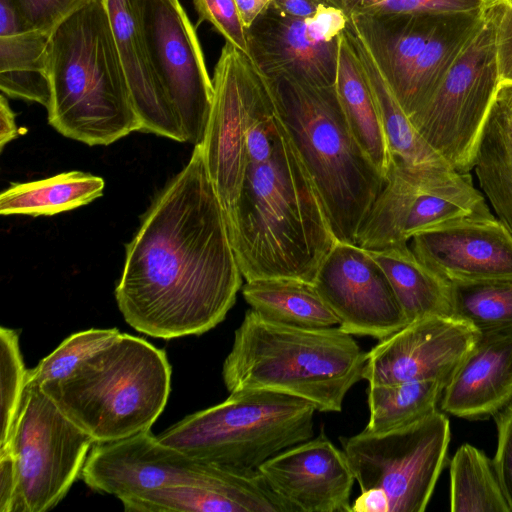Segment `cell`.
Here are the masks:
<instances>
[{
	"label": "cell",
	"mask_w": 512,
	"mask_h": 512,
	"mask_svg": "<svg viewBox=\"0 0 512 512\" xmlns=\"http://www.w3.org/2000/svg\"><path fill=\"white\" fill-rule=\"evenodd\" d=\"M344 33L370 85L390 156L410 165L446 163L417 132L348 18Z\"/></svg>",
	"instance_id": "cell-28"
},
{
	"label": "cell",
	"mask_w": 512,
	"mask_h": 512,
	"mask_svg": "<svg viewBox=\"0 0 512 512\" xmlns=\"http://www.w3.org/2000/svg\"><path fill=\"white\" fill-rule=\"evenodd\" d=\"M102 177L82 171L14 183L0 194L1 215L51 216L87 205L103 195Z\"/></svg>",
	"instance_id": "cell-30"
},
{
	"label": "cell",
	"mask_w": 512,
	"mask_h": 512,
	"mask_svg": "<svg viewBox=\"0 0 512 512\" xmlns=\"http://www.w3.org/2000/svg\"><path fill=\"white\" fill-rule=\"evenodd\" d=\"M445 384L437 380L368 384L369 420L365 430L385 433L437 411Z\"/></svg>",
	"instance_id": "cell-32"
},
{
	"label": "cell",
	"mask_w": 512,
	"mask_h": 512,
	"mask_svg": "<svg viewBox=\"0 0 512 512\" xmlns=\"http://www.w3.org/2000/svg\"><path fill=\"white\" fill-rule=\"evenodd\" d=\"M199 15L197 24L210 22L226 42L249 56L246 28L235 0H193Z\"/></svg>",
	"instance_id": "cell-38"
},
{
	"label": "cell",
	"mask_w": 512,
	"mask_h": 512,
	"mask_svg": "<svg viewBox=\"0 0 512 512\" xmlns=\"http://www.w3.org/2000/svg\"><path fill=\"white\" fill-rule=\"evenodd\" d=\"M242 277L198 144L126 244L116 302L140 333L165 340L201 335L225 319Z\"/></svg>",
	"instance_id": "cell-1"
},
{
	"label": "cell",
	"mask_w": 512,
	"mask_h": 512,
	"mask_svg": "<svg viewBox=\"0 0 512 512\" xmlns=\"http://www.w3.org/2000/svg\"><path fill=\"white\" fill-rule=\"evenodd\" d=\"M17 490L15 460L10 450L0 452V512H13Z\"/></svg>",
	"instance_id": "cell-42"
},
{
	"label": "cell",
	"mask_w": 512,
	"mask_h": 512,
	"mask_svg": "<svg viewBox=\"0 0 512 512\" xmlns=\"http://www.w3.org/2000/svg\"><path fill=\"white\" fill-rule=\"evenodd\" d=\"M347 16L324 5L307 19L270 5L246 28L249 57L270 79L285 77L316 87L334 86Z\"/></svg>",
	"instance_id": "cell-13"
},
{
	"label": "cell",
	"mask_w": 512,
	"mask_h": 512,
	"mask_svg": "<svg viewBox=\"0 0 512 512\" xmlns=\"http://www.w3.org/2000/svg\"><path fill=\"white\" fill-rule=\"evenodd\" d=\"M351 512H390L389 499L385 491L380 488L361 491L351 504Z\"/></svg>",
	"instance_id": "cell-43"
},
{
	"label": "cell",
	"mask_w": 512,
	"mask_h": 512,
	"mask_svg": "<svg viewBox=\"0 0 512 512\" xmlns=\"http://www.w3.org/2000/svg\"><path fill=\"white\" fill-rule=\"evenodd\" d=\"M27 30L50 33L87 0H11Z\"/></svg>",
	"instance_id": "cell-39"
},
{
	"label": "cell",
	"mask_w": 512,
	"mask_h": 512,
	"mask_svg": "<svg viewBox=\"0 0 512 512\" xmlns=\"http://www.w3.org/2000/svg\"><path fill=\"white\" fill-rule=\"evenodd\" d=\"M120 333L116 328H92L70 335L35 368L28 369L27 380L41 385L68 376L83 361L110 345Z\"/></svg>",
	"instance_id": "cell-35"
},
{
	"label": "cell",
	"mask_w": 512,
	"mask_h": 512,
	"mask_svg": "<svg viewBox=\"0 0 512 512\" xmlns=\"http://www.w3.org/2000/svg\"><path fill=\"white\" fill-rule=\"evenodd\" d=\"M258 74L248 109L245 175L226 219L229 239L246 281L285 277L313 283L337 240L270 82Z\"/></svg>",
	"instance_id": "cell-2"
},
{
	"label": "cell",
	"mask_w": 512,
	"mask_h": 512,
	"mask_svg": "<svg viewBox=\"0 0 512 512\" xmlns=\"http://www.w3.org/2000/svg\"><path fill=\"white\" fill-rule=\"evenodd\" d=\"M512 402V328L479 332L446 385L441 410L469 420L494 416Z\"/></svg>",
	"instance_id": "cell-20"
},
{
	"label": "cell",
	"mask_w": 512,
	"mask_h": 512,
	"mask_svg": "<svg viewBox=\"0 0 512 512\" xmlns=\"http://www.w3.org/2000/svg\"><path fill=\"white\" fill-rule=\"evenodd\" d=\"M366 361L351 334L339 327L305 329L269 321L246 311L224 360L229 392L266 389L340 412L351 387L362 380Z\"/></svg>",
	"instance_id": "cell-4"
},
{
	"label": "cell",
	"mask_w": 512,
	"mask_h": 512,
	"mask_svg": "<svg viewBox=\"0 0 512 512\" xmlns=\"http://www.w3.org/2000/svg\"><path fill=\"white\" fill-rule=\"evenodd\" d=\"M259 73L251 58L226 42L213 75V100L200 143L227 219L239 198L247 162L248 109Z\"/></svg>",
	"instance_id": "cell-14"
},
{
	"label": "cell",
	"mask_w": 512,
	"mask_h": 512,
	"mask_svg": "<svg viewBox=\"0 0 512 512\" xmlns=\"http://www.w3.org/2000/svg\"><path fill=\"white\" fill-rule=\"evenodd\" d=\"M485 9L441 14L432 36L412 65L399 100L409 117L433 95L483 23Z\"/></svg>",
	"instance_id": "cell-24"
},
{
	"label": "cell",
	"mask_w": 512,
	"mask_h": 512,
	"mask_svg": "<svg viewBox=\"0 0 512 512\" xmlns=\"http://www.w3.org/2000/svg\"><path fill=\"white\" fill-rule=\"evenodd\" d=\"M454 316L478 332L512 328V278L451 282Z\"/></svg>",
	"instance_id": "cell-34"
},
{
	"label": "cell",
	"mask_w": 512,
	"mask_h": 512,
	"mask_svg": "<svg viewBox=\"0 0 512 512\" xmlns=\"http://www.w3.org/2000/svg\"><path fill=\"white\" fill-rule=\"evenodd\" d=\"M335 87L353 135L385 178L391 156L380 115L360 61L344 32Z\"/></svg>",
	"instance_id": "cell-26"
},
{
	"label": "cell",
	"mask_w": 512,
	"mask_h": 512,
	"mask_svg": "<svg viewBox=\"0 0 512 512\" xmlns=\"http://www.w3.org/2000/svg\"><path fill=\"white\" fill-rule=\"evenodd\" d=\"M450 506L453 512H512L493 459L470 444L450 461Z\"/></svg>",
	"instance_id": "cell-33"
},
{
	"label": "cell",
	"mask_w": 512,
	"mask_h": 512,
	"mask_svg": "<svg viewBox=\"0 0 512 512\" xmlns=\"http://www.w3.org/2000/svg\"><path fill=\"white\" fill-rule=\"evenodd\" d=\"M241 20L248 28L251 23L261 14L272 2V0H235Z\"/></svg>",
	"instance_id": "cell-47"
},
{
	"label": "cell",
	"mask_w": 512,
	"mask_h": 512,
	"mask_svg": "<svg viewBox=\"0 0 512 512\" xmlns=\"http://www.w3.org/2000/svg\"><path fill=\"white\" fill-rule=\"evenodd\" d=\"M472 169L497 218L512 236V120L495 98L476 145Z\"/></svg>",
	"instance_id": "cell-29"
},
{
	"label": "cell",
	"mask_w": 512,
	"mask_h": 512,
	"mask_svg": "<svg viewBox=\"0 0 512 512\" xmlns=\"http://www.w3.org/2000/svg\"><path fill=\"white\" fill-rule=\"evenodd\" d=\"M242 295L251 309L275 323L305 329L339 324L311 282L285 277L255 279L246 281Z\"/></svg>",
	"instance_id": "cell-27"
},
{
	"label": "cell",
	"mask_w": 512,
	"mask_h": 512,
	"mask_svg": "<svg viewBox=\"0 0 512 512\" xmlns=\"http://www.w3.org/2000/svg\"><path fill=\"white\" fill-rule=\"evenodd\" d=\"M495 99L502 105L507 115L512 120V83L501 82Z\"/></svg>",
	"instance_id": "cell-48"
},
{
	"label": "cell",
	"mask_w": 512,
	"mask_h": 512,
	"mask_svg": "<svg viewBox=\"0 0 512 512\" xmlns=\"http://www.w3.org/2000/svg\"><path fill=\"white\" fill-rule=\"evenodd\" d=\"M486 15L493 25L500 81L512 83V0H490Z\"/></svg>",
	"instance_id": "cell-40"
},
{
	"label": "cell",
	"mask_w": 512,
	"mask_h": 512,
	"mask_svg": "<svg viewBox=\"0 0 512 512\" xmlns=\"http://www.w3.org/2000/svg\"><path fill=\"white\" fill-rule=\"evenodd\" d=\"M411 249L450 282L512 278V236L490 209L415 234Z\"/></svg>",
	"instance_id": "cell-18"
},
{
	"label": "cell",
	"mask_w": 512,
	"mask_h": 512,
	"mask_svg": "<svg viewBox=\"0 0 512 512\" xmlns=\"http://www.w3.org/2000/svg\"><path fill=\"white\" fill-rule=\"evenodd\" d=\"M268 80L335 239L356 244L385 178L353 135L335 85L316 87L285 77Z\"/></svg>",
	"instance_id": "cell-5"
},
{
	"label": "cell",
	"mask_w": 512,
	"mask_h": 512,
	"mask_svg": "<svg viewBox=\"0 0 512 512\" xmlns=\"http://www.w3.org/2000/svg\"><path fill=\"white\" fill-rule=\"evenodd\" d=\"M442 13H381L347 17L398 102L417 57Z\"/></svg>",
	"instance_id": "cell-23"
},
{
	"label": "cell",
	"mask_w": 512,
	"mask_h": 512,
	"mask_svg": "<svg viewBox=\"0 0 512 512\" xmlns=\"http://www.w3.org/2000/svg\"><path fill=\"white\" fill-rule=\"evenodd\" d=\"M257 470L291 512H351L353 470L345 452L323 432L274 455Z\"/></svg>",
	"instance_id": "cell-19"
},
{
	"label": "cell",
	"mask_w": 512,
	"mask_h": 512,
	"mask_svg": "<svg viewBox=\"0 0 512 512\" xmlns=\"http://www.w3.org/2000/svg\"><path fill=\"white\" fill-rule=\"evenodd\" d=\"M313 284L348 334L381 340L408 324L386 273L357 244L336 241Z\"/></svg>",
	"instance_id": "cell-15"
},
{
	"label": "cell",
	"mask_w": 512,
	"mask_h": 512,
	"mask_svg": "<svg viewBox=\"0 0 512 512\" xmlns=\"http://www.w3.org/2000/svg\"><path fill=\"white\" fill-rule=\"evenodd\" d=\"M271 5L282 14L297 19L311 18L324 6L317 0H272Z\"/></svg>",
	"instance_id": "cell-44"
},
{
	"label": "cell",
	"mask_w": 512,
	"mask_h": 512,
	"mask_svg": "<svg viewBox=\"0 0 512 512\" xmlns=\"http://www.w3.org/2000/svg\"><path fill=\"white\" fill-rule=\"evenodd\" d=\"M368 251L386 273L408 323L454 316L451 282L425 265L407 242Z\"/></svg>",
	"instance_id": "cell-25"
},
{
	"label": "cell",
	"mask_w": 512,
	"mask_h": 512,
	"mask_svg": "<svg viewBox=\"0 0 512 512\" xmlns=\"http://www.w3.org/2000/svg\"><path fill=\"white\" fill-rule=\"evenodd\" d=\"M489 209L469 172L447 163L410 165L390 157L385 184L357 236L367 250L408 242L446 221Z\"/></svg>",
	"instance_id": "cell-10"
},
{
	"label": "cell",
	"mask_w": 512,
	"mask_h": 512,
	"mask_svg": "<svg viewBox=\"0 0 512 512\" xmlns=\"http://www.w3.org/2000/svg\"><path fill=\"white\" fill-rule=\"evenodd\" d=\"M494 416L498 441L493 463L512 511V402Z\"/></svg>",
	"instance_id": "cell-41"
},
{
	"label": "cell",
	"mask_w": 512,
	"mask_h": 512,
	"mask_svg": "<svg viewBox=\"0 0 512 512\" xmlns=\"http://www.w3.org/2000/svg\"><path fill=\"white\" fill-rule=\"evenodd\" d=\"M50 33L24 30L0 37L2 94L48 107L51 90L46 49Z\"/></svg>",
	"instance_id": "cell-31"
},
{
	"label": "cell",
	"mask_w": 512,
	"mask_h": 512,
	"mask_svg": "<svg viewBox=\"0 0 512 512\" xmlns=\"http://www.w3.org/2000/svg\"><path fill=\"white\" fill-rule=\"evenodd\" d=\"M493 25L486 15L430 99L409 118L453 169L469 172L500 85Z\"/></svg>",
	"instance_id": "cell-9"
},
{
	"label": "cell",
	"mask_w": 512,
	"mask_h": 512,
	"mask_svg": "<svg viewBox=\"0 0 512 512\" xmlns=\"http://www.w3.org/2000/svg\"><path fill=\"white\" fill-rule=\"evenodd\" d=\"M310 402L266 389L230 392L157 436L163 445L214 466L257 470L269 458L314 437Z\"/></svg>",
	"instance_id": "cell-7"
},
{
	"label": "cell",
	"mask_w": 512,
	"mask_h": 512,
	"mask_svg": "<svg viewBox=\"0 0 512 512\" xmlns=\"http://www.w3.org/2000/svg\"><path fill=\"white\" fill-rule=\"evenodd\" d=\"M147 46L179 142L202 143L213 100L195 28L179 0H139Z\"/></svg>",
	"instance_id": "cell-12"
},
{
	"label": "cell",
	"mask_w": 512,
	"mask_h": 512,
	"mask_svg": "<svg viewBox=\"0 0 512 512\" xmlns=\"http://www.w3.org/2000/svg\"><path fill=\"white\" fill-rule=\"evenodd\" d=\"M27 371L19 346L17 331L0 328V450L10 442L13 426L24 395Z\"/></svg>",
	"instance_id": "cell-36"
},
{
	"label": "cell",
	"mask_w": 512,
	"mask_h": 512,
	"mask_svg": "<svg viewBox=\"0 0 512 512\" xmlns=\"http://www.w3.org/2000/svg\"><path fill=\"white\" fill-rule=\"evenodd\" d=\"M347 17L381 13H450L484 9L490 0H317Z\"/></svg>",
	"instance_id": "cell-37"
},
{
	"label": "cell",
	"mask_w": 512,
	"mask_h": 512,
	"mask_svg": "<svg viewBox=\"0 0 512 512\" xmlns=\"http://www.w3.org/2000/svg\"><path fill=\"white\" fill-rule=\"evenodd\" d=\"M94 440L42 390L26 381L9 445L17 490L13 512L54 508L80 478Z\"/></svg>",
	"instance_id": "cell-8"
},
{
	"label": "cell",
	"mask_w": 512,
	"mask_h": 512,
	"mask_svg": "<svg viewBox=\"0 0 512 512\" xmlns=\"http://www.w3.org/2000/svg\"><path fill=\"white\" fill-rule=\"evenodd\" d=\"M227 468L163 445L151 429L127 438L94 443L80 478L91 489L125 497L175 485L204 484Z\"/></svg>",
	"instance_id": "cell-16"
},
{
	"label": "cell",
	"mask_w": 512,
	"mask_h": 512,
	"mask_svg": "<svg viewBox=\"0 0 512 512\" xmlns=\"http://www.w3.org/2000/svg\"><path fill=\"white\" fill-rule=\"evenodd\" d=\"M15 113L10 108L4 94L0 97V150L19 136Z\"/></svg>",
	"instance_id": "cell-46"
},
{
	"label": "cell",
	"mask_w": 512,
	"mask_h": 512,
	"mask_svg": "<svg viewBox=\"0 0 512 512\" xmlns=\"http://www.w3.org/2000/svg\"><path fill=\"white\" fill-rule=\"evenodd\" d=\"M478 335L455 316L414 320L366 353L362 379L368 384L437 380L446 387Z\"/></svg>",
	"instance_id": "cell-17"
},
{
	"label": "cell",
	"mask_w": 512,
	"mask_h": 512,
	"mask_svg": "<svg viewBox=\"0 0 512 512\" xmlns=\"http://www.w3.org/2000/svg\"><path fill=\"white\" fill-rule=\"evenodd\" d=\"M105 4L142 131L179 142L171 109L151 62L139 0H105Z\"/></svg>",
	"instance_id": "cell-22"
},
{
	"label": "cell",
	"mask_w": 512,
	"mask_h": 512,
	"mask_svg": "<svg viewBox=\"0 0 512 512\" xmlns=\"http://www.w3.org/2000/svg\"><path fill=\"white\" fill-rule=\"evenodd\" d=\"M48 123L89 146L109 145L142 125L105 0H87L51 31L46 49Z\"/></svg>",
	"instance_id": "cell-3"
},
{
	"label": "cell",
	"mask_w": 512,
	"mask_h": 512,
	"mask_svg": "<svg viewBox=\"0 0 512 512\" xmlns=\"http://www.w3.org/2000/svg\"><path fill=\"white\" fill-rule=\"evenodd\" d=\"M164 350L120 333L68 376L41 384L58 408L95 443L151 429L170 394Z\"/></svg>",
	"instance_id": "cell-6"
},
{
	"label": "cell",
	"mask_w": 512,
	"mask_h": 512,
	"mask_svg": "<svg viewBox=\"0 0 512 512\" xmlns=\"http://www.w3.org/2000/svg\"><path fill=\"white\" fill-rule=\"evenodd\" d=\"M448 418L435 411L385 433H360L340 442L361 491H385L390 512H423L447 460Z\"/></svg>",
	"instance_id": "cell-11"
},
{
	"label": "cell",
	"mask_w": 512,
	"mask_h": 512,
	"mask_svg": "<svg viewBox=\"0 0 512 512\" xmlns=\"http://www.w3.org/2000/svg\"><path fill=\"white\" fill-rule=\"evenodd\" d=\"M120 501L128 512H291L258 470L230 468L204 484L169 486Z\"/></svg>",
	"instance_id": "cell-21"
},
{
	"label": "cell",
	"mask_w": 512,
	"mask_h": 512,
	"mask_svg": "<svg viewBox=\"0 0 512 512\" xmlns=\"http://www.w3.org/2000/svg\"><path fill=\"white\" fill-rule=\"evenodd\" d=\"M27 30L11 0H0V37Z\"/></svg>",
	"instance_id": "cell-45"
}]
</instances>
